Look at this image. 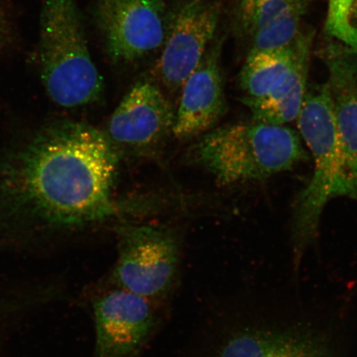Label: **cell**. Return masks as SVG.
I'll list each match as a JSON object with an SVG mask.
<instances>
[{
    "label": "cell",
    "mask_w": 357,
    "mask_h": 357,
    "mask_svg": "<svg viewBox=\"0 0 357 357\" xmlns=\"http://www.w3.org/2000/svg\"><path fill=\"white\" fill-rule=\"evenodd\" d=\"M118 163L109 137L91 125L38 129L0 160V236L28 242L113 215Z\"/></svg>",
    "instance_id": "6da1fadb"
},
{
    "label": "cell",
    "mask_w": 357,
    "mask_h": 357,
    "mask_svg": "<svg viewBox=\"0 0 357 357\" xmlns=\"http://www.w3.org/2000/svg\"><path fill=\"white\" fill-rule=\"evenodd\" d=\"M298 127L314 162L310 184L296 201L293 220V261L298 274L306 249L314 242L321 215L330 200L346 197L357 202V160L339 133L327 82L307 89Z\"/></svg>",
    "instance_id": "7a4b0ae2"
},
{
    "label": "cell",
    "mask_w": 357,
    "mask_h": 357,
    "mask_svg": "<svg viewBox=\"0 0 357 357\" xmlns=\"http://www.w3.org/2000/svg\"><path fill=\"white\" fill-rule=\"evenodd\" d=\"M194 158L222 185L263 180L307 159L293 129L255 121L238 123L204 134Z\"/></svg>",
    "instance_id": "3957f363"
},
{
    "label": "cell",
    "mask_w": 357,
    "mask_h": 357,
    "mask_svg": "<svg viewBox=\"0 0 357 357\" xmlns=\"http://www.w3.org/2000/svg\"><path fill=\"white\" fill-rule=\"evenodd\" d=\"M39 56L44 86L55 104L77 108L100 99L104 84L89 54L75 0H45Z\"/></svg>",
    "instance_id": "277c9868"
},
{
    "label": "cell",
    "mask_w": 357,
    "mask_h": 357,
    "mask_svg": "<svg viewBox=\"0 0 357 357\" xmlns=\"http://www.w3.org/2000/svg\"><path fill=\"white\" fill-rule=\"evenodd\" d=\"M119 257L110 276L116 289L153 301L175 284L180 261L176 236L158 227H119Z\"/></svg>",
    "instance_id": "5b68a950"
},
{
    "label": "cell",
    "mask_w": 357,
    "mask_h": 357,
    "mask_svg": "<svg viewBox=\"0 0 357 357\" xmlns=\"http://www.w3.org/2000/svg\"><path fill=\"white\" fill-rule=\"evenodd\" d=\"M167 13L165 0H97L93 15L110 59L129 64L163 46Z\"/></svg>",
    "instance_id": "8992f818"
},
{
    "label": "cell",
    "mask_w": 357,
    "mask_h": 357,
    "mask_svg": "<svg viewBox=\"0 0 357 357\" xmlns=\"http://www.w3.org/2000/svg\"><path fill=\"white\" fill-rule=\"evenodd\" d=\"M92 310L96 328L93 357H137L158 325L151 301L123 289L98 294Z\"/></svg>",
    "instance_id": "52a82bcc"
},
{
    "label": "cell",
    "mask_w": 357,
    "mask_h": 357,
    "mask_svg": "<svg viewBox=\"0 0 357 357\" xmlns=\"http://www.w3.org/2000/svg\"><path fill=\"white\" fill-rule=\"evenodd\" d=\"M220 13V3L213 0H188L173 15L155 66L169 91L182 89L197 68L216 33Z\"/></svg>",
    "instance_id": "ba28073f"
},
{
    "label": "cell",
    "mask_w": 357,
    "mask_h": 357,
    "mask_svg": "<svg viewBox=\"0 0 357 357\" xmlns=\"http://www.w3.org/2000/svg\"><path fill=\"white\" fill-rule=\"evenodd\" d=\"M176 118L171 102L160 89L150 80L141 79L112 115L107 137L114 146L144 150L173 132Z\"/></svg>",
    "instance_id": "9c48e42d"
},
{
    "label": "cell",
    "mask_w": 357,
    "mask_h": 357,
    "mask_svg": "<svg viewBox=\"0 0 357 357\" xmlns=\"http://www.w3.org/2000/svg\"><path fill=\"white\" fill-rule=\"evenodd\" d=\"M223 38L207 49L197 68L182 87L173 133L180 139L206 132L225 114L226 100L220 65Z\"/></svg>",
    "instance_id": "30bf717a"
},
{
    "label": "cell",
    "mask_w": 357,
    "mask_h": 357,
    "mask_svg": "<svg viewBox=\"0 0 357 357\" xmlns=\"http://www.w3.org/2000/svg\"><path fill=\"white\" fill-rule=\"evenodd\" d=\"M218 357H334L327 335L305 328H250L231 334Z\"/></svg>",
    "instance_id": "8fae6325"
},
{
    "label": "cell",
    "mask_w": 357,
    "mask_h": 357,
    "mask_svg": "<svg viewBox=\"0 0 357 357\" xmlns=\"http://www.w3.org/2000/svg\"><path fill=\"white\" fill-rule=\"evenodd\" d=\"M311 0H239L238 22L253 51L273 50L291 44Z\"/></svg>",
    "instance_id": "7c38bea8"
},
{
    "label": "cell",
    "mask_w": 357,
    "mask_h": 357,
    "mask_svg": "<svg viewBox=\"0 0 357 357\" xmlns=\"http://www.w3.org/2000/svg\"><path fill=\"white\" fill-rule=\"evenodd\" d=\"M325 61L339 133L357 160V52L334 43L325 52Z\"/></svg>",
    "instance_id": "4fadbf2b"
},
{
    "label": "cell",
    "mask_w": 357,
    "mask_h": 357,
    "mask_svg": "<svg viewBox=\"0 0 357 357\" xmlns=\"http://www.w3.org/2000/svg\"><path fill=\"white\" fill-rule=\"evenodd\" d=\"M311 43L312 34L309 33L302 44L291 71L273 92L260 99L243 98V104L252 113L253 120L284 126L285 123L298 118L307 91Z\"/></svg>",
    "instance_id": "5bb4252c"
},
{
    "label": "cell",
    "mask_w": 357,
    "mask_h": 357,
    "mask_svg": "<svg viewBox=\"0 0 357 357\" xmlns=\"http://www.w3.org/2000/svg\"><path fill=\"white\" fill-rule=\"evenodd\" d=\"M307 33L301 32L288 46L273 50H251L239 75L241 88L250 99H260L284 82Z\"/></svg>",
    "instance_id": "9a60e30c"
},
{
    "label": "cell",
    "mask_w": 357,
    "mask_h": 357,
    "mask_svg": "<svg viewBox=\"0 0 357 357\" xmlns=\"http://www.w3.org/2000/svg\"><path fill=\"white\" fill-rule=\"evenodd\" d=\"M61 298L59 284H36L0 291V344L3 334L17 318Z\"/></svg>",
    "instance_id": "2e32d148"
},
{
    "label": "cell",
    "mask_w": 357,
    "mask_h": 357,
    "mask_svg": "<svg viewBox=\"0 0 357 357\" xmlns=\"http://www.w3.org/2000/svg\"><path fill=\"white\" fill-rule=\"evenodd\" d=\"M356 0H328L325 30L330 38L357 52V28L352 24Z\"/></svg>",
    "instance_id": "e0dca14e"
},
{
    "label": "cell",
    "mask_w": 357,
    "mask_h": 357,
    "mask_svg": "<svg viewBox=\"0 0 357 357\" xmlns=\"http://www.w3.org/2000/svg\"><path fill=\"white\" fill-rule=\"evenodd\" d=\"M2 31H3V20H2L1 12H0V38H1Z\"/></svg>",
    "instance_id": "ac0fdd59"
},
{
    "label": "cell",
    "mask_w": 357,
    "mask_h": 357,
    "mask_svg": "<svg viewBox=\"0 0 357 357\" xmlns=\"http://www.w3.org/2000/svg\"><path fill=\"white\" fill-rule=\"evenodd\" d=\"M354 13H356V15H357V0L355 4Z\"/></svg>",
    "instance_id": "d6986e66"
}]
</instances>
